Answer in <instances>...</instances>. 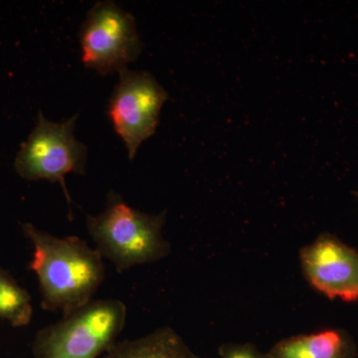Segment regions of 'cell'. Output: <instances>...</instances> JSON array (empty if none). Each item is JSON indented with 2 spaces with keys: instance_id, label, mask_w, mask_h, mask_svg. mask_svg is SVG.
Masks as SVG:
<instances>
[{
  "instance_id": "10",
  "label": "cell",
  "mask_w": 358,
  "mask_h": 358,
  "mask_svg": "<svg viewBox=\"0 0 358 358\" xmlns=\"http://www.w3.org/2000/svg\"><path fill=\"white\" fill-rule=\"evenodd\" d=\"M33 317L32 299L13 275L0 268V320L13 327L28 326Z\"/></svg>"
},
{
  "instance_id": "11",
  "label": "cell",
  "mask_w": 358,
  "mask_h": 358,
  "mask_svg": "<svg viewBox=\"0 0 358 358\" xmlns=\"http://www.w3.org/2000/svg\"><path fill=\"white\" fill-rule=\"evenodd\" d=\"M219 355L220 358H268L267 353L250 343H227L221 346Z\"/></svg>"
},
{
  "instance_id": "9",
  "label": "cell",
  "mask_w": 358,
  "mask_h": 358,
  "mask_svg": "<svg viewBox=\"0 0 358 358\" xmlns=\"http://www.w3.org/2000/svg\"><path fill=\"white\" fill-rule=\"evenodd\" d=\"M103 358H203L192 352L171 327H162L143 338L117 343Z\"/></svg>"
},
{
  "instance_id": "7",
  "label": "cell",
  "mask_w": 358,
  "mask_h": 358,
  "mask_svg": "<svg viewBox=\"0 0 358 358\" xmlns=\"http://www.w3.org/2000/svg\"><path fill=\"white\" fill-rule=\"evenodd\" d=\"M308 282L327 298L358 301V251L331 234H322L301 251Z\"/></svg>"
},
{
  "instance_id": "1",
  "label": "cell",
  "mask_w": 358,
  "mask_h": 358,
  "mask_svg": "<svg viewBox=\"0 0 358 358\" xmlns=\"http://www.w3.org/2000/svg\"><path fill=\"white\" fill-rule=\"evenodd\" d=\"M34 252L29 268L38 280L42 308L63 315L90 301L105 279L98 250L77 236H54L31 223L21 224Z\"/></svg>"
},
{
  "instance_id": "4",
  "label": "cell",
  "mask_w": 358,
  "mask_h": 358,
  "mask_svg": "<svg viewBox=\"0 0 358 358\" xmlns=\"http://www.w3.org/2000/svg\"><path fill=\"white\" fill-rule=\"evenodd\" d=\"M78 117L75 115L67 121L53 122L39 110L36 124L14 160L16 173L25 180L58 182L69 206L72 200L66 176L85 174L88 159V148L74 134Z\"/></svg>"
},
{
  "instance_id": "2",
  "label": "cell",
  "mask_w": 358,
  "mask_h": 358,
  "mask_svg": "<svg viewBox=\"0 0 358 358\" xmlns=\"http://www.w3.org/2000/svg\"><path fill=\"white\" fill-rule=\"evenodd\" d=\"M164 222L166 212L152 215L136 210L113 190L102 213L86 215L87 230L96 250L117 272L169 255V244L162 235Z\"/></svg>"
},
{
  "instance_id": "3",
  "label": "cell",
  "mask_w": 358,
  "mask_h": 358,
  "mask_svg": "<svg viewBox=\"0 0 358 358\" xmlns=\"http://www.w3.org/2000/svg\"><path fill=\"white\" fill-rule=\"evenodd\" d=\"M127 320L119 300L91 301L37 331L34 358H98L117 343Z\"/></svg>"
},
{
  "instance_id": "6",
  "label": "cell",
  "mask_w": 358,
  "mask_h": 358,
  "mask_svg": "<svg viewBox=\"0 0 358 358\" xmlns=\"http://www.w3.org/2000/svg\"><path fill=\"white\" fill-rule=\"evenodd\" d=\"M108 103V117L115 134L124 141L129 159L133 160L143 141L154 136L160 110L169 95L164 87L145 71L127 69Z\"/></svg>"
},
{
  "instance_id": "5",
  "label": "cell",
  "mask_w": 358,
  "mask_h": 358,
  "mask_svg": "<svg viewBox=\"0 0 358 358\" xmlns=\"http://www.w3.org/2000/svg\"><path fill=\"white\" fill-rule=\"evenodd\" d=\"M82 62L102 76L127 69L143 51L133 14L113 1H99L80 32Z\"/></svg>"
},
{
  "instance_id": "8",
  "label": "cell",
  "mask_w": 358,
  "mask_h": 358,
  "mask_svg": "<svg viewBox=\"0 0 358 358\" xmlns=\"http://www.w3.org/2000/svg\"><path fill=\"white\" fill-rule=\"evenodd\" d=\"M268 358H355L357 345L343 329L292 336L275 343Z\"/></svg>"
}]
</instances>
